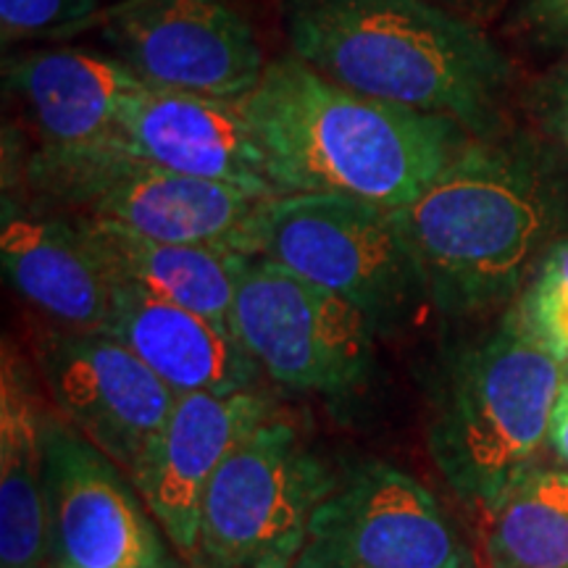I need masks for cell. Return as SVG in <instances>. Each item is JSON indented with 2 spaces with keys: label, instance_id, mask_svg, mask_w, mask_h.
<instances>
[{
  "label": "cell",
  "instance_id": "cell-1",
  "mask_svg": "<svg viewBox=\"0 0 568 568\" xmlns=\"http://www.w3.org/2000/svg\"><path fill=\"white\" fill-rule=\"evenodd\" d=\"M280 195H347L410 205L474 140L453 119L376 101L326 80L295 55L266 63L243 98Z\"/></svg>",
  "mask_w": 568,
  "mask_h": 568
},
{
  "label": "cell",
  "instance_id": "cell-2",
  "mask_svg": "<svg viewBox=\"0 0 568 568\" xmlns=\"http://www.w3.org/2000/svg\"><path fill=\"white\" fill-rule=\"evenodd\" d=\"M568 211L556 163L527 138L468 142L410 205L395 209L443 314L466 316L514 297L558 243Z\"/></svg>",
  "mask_w": 568,
  "mask_h": 568
},
{
  "label": "cell",
  "instance_id": "cell-3",
  "mask_svg": "<svg viewBox=\"0 0 568 568\" xmlns=\"http://www.w3.org/2000/svg\"><path fill=\"white\" fill-rule=\"evenodd\" d=\"M295 59L376 101L493 138L510 67L468 21L426 0H282Z\"/></svg>",
  "mask_w": 568,
  "mask_h": 568
},
{
  "label": "cell",
  "instance_id": "cell-4",
  "mask_svg": "<svg viewBox=\"0 0 568 568\" xmlns=\"http://www.w3.org/2000/svg\"><path fill=\"white\" fill-rule=\"evenodd\" d=\"M568 366L516 316L460 355L429 426V450L456 493L493 508L548 445Z\"/></svg>",
  "mask_w": 568,
  "mask_h": 568
},
{
  "label": "cell",
  "instance_id": "cell-5",
  "mask_svg": "<svg viewBox=\"0 0 568 568\" xmlns=\"http://www.w3.org/2000/svg\"><path fill=\"white\" fill-rule=\"evenodd\" d=\"M27 182L48 201L140 237L253 255L255 226L276 195L153 166L116 145L38 151Z\"/></svg>",
  "mask_w": 568,
  "mask_h": 568
},
{
  "label": "cell",
  "instance_id": "cell-6",
  "mask_svg": "<svg viewBox=\"0 0 568 568\" xmlns=\"http://www.w3.org/2000/svg\"><path fill=\"white\" fill-rule=\"evenodd\" d=\"M253 255L345 297L379 335L406 326L432 303L395 211L358 197H272L255 226Z\"/></svg>",
  "mask_w": 568,
  "mask_h": 568
},
{
  "label": "cell",
  "instance_id": "cell-7",
  "mask_svg": "<svg viewBox=\"0 0 568 568\" xmlns=\"http://www.w3.org/2000/svg\"><path fill=\"white\" fill-rule=\"evenodd\" d=\"M337 474L295 424L268 416L240 443L203 497L201 564L293 568Z\"/></svg>",
  "mask_w": 568,
  "mask_h": 568
},
{
  "label": "cell",
  "instance_id": "cell-8",
  "mask_svg": "<svg viewBox=\"0 0 568 568\" xmlns=\"http://www.w3.org/2000/svg\"><path fill=\"white\" fill-rule=\"evenodd\" d=\"M230 324L258 372L293 393L343 400L372 374L374 324L266 255L240 258Z\"/></svg>",
  "mask_w": 568,
  "mask_h": 568
},
{
  "label": "cell",
  "instance_id": "cell-9",
  "mask_svg": "<svg viewBox=\"0 0 568 568\" xmlns=\"http://www.w3.org/2000/svg\"><path fill=\"white\" fill-rule=\"evenodd\" d=\"M42 493L48 566L180 568L130 474L48 408L42 414Z\"/></svg>",
  "mask_w": 568,
  "mask_h": 568
},
{
  "label": "cell",
  "instance_id": "cell-10",
  "mask_svg": "<svg viewBox=\"0 0 568 568\" xmlns=\"http://www.w3.org/2000/svg\"><path fill=\"white\" fill-rule=\"evenodd\" d=\"M293 568H474L435 495L410 474L366 464L337 479Z\"/></svg>",
  "mask_w": 568,
  "mask_h": 568
},
{
  "label": "cell",
  "instance_id": "cell-11",
  "mask_svg": "<svg viewBox=\"0 0 568 568\" xmlns=\"http://www.w3.org/2000/svg\"><path fill=\"white\" fill-rule=\"evenodd\" d=\"M105 45L148 88L245 98L264 77L255 32L230 0H126Z\"/></svg>",
  "mask_w": 568,
  "mask_h": 568
},
{
  "label": "cell",
  "instance_id": "cell-12",
  "mask_svg": "<svg viewBox=\"0 0 568 568\" xmlns=\"http://www.w3.org/2000/svg\"><path fill=\"white\" fill-rule=\"evenodd\" d=\"M38 355L55 414L132 474L180 395L109 332L61 326Z\"/></svg>",
  "mask_w": 568,
  "mask_h": 568
},
{
  "label": "cell",
  "instance_id": "cell-13",
  "mask_svg": "<svg viewBox=\"0 0 568 568\" xmlns=\"http://www.w3.org/2000/svg\"><path fill=\"white\" fill-rule=\"evenodd\" d=\"M272 416L255 389L176 397L132 468V481L187 566L201 564L203 497L224 458Z\"/></svg>",
  "mask_w": 568,
  "mask_h": 568
},
{
  "label": "cell",
  "instance_id": "cell-14",
  "mask_svg": "<svg viewBox=\"0 0 568 568\" xmlns=\"http://www.w3.org/2000/svg\"><path fill=\"white\" fill-rule=\"evenodd\" d=\"M113 145L169 172L280 195L268 182L264 153L247 124L243 98L142 84L124 103Z\"/></svg>",
  "mask_w": 568,
  "mask_h": 568
},
{
  "label": "cell",
  "instance_id": "cell-15",
  "mask_svg": "<svg viewBox=\"0 0 568 568\" xmlns=\"http://www.w3.org/2000/svg\"><path fill=\"white\" fill-rule=\"evenodd\" d=\"M6 280L67 329L109 332L113 282L77 216L24 209L6 197L0 222Z\"/></svg>",
  "mask_w": 568,
  "mask_h": 568
},
{
  "label": "cell",
  "instance_id": "cell-16",
  "mask_svg": "<svg viewBox=\"0 0 568 568\" xmlns=\"http://www.w3.org/2000/svg\"><path fill=\"white\" fill-rule=\"evenodd\" d=\"M6 82L32 113L42 151L113 145L124 103L142 84L119 59L51 48L6 63Z\"/></svg>",
  "mask_w": 568,
  "mask_h": 568
},
{
  "label": "cell",
  "instance_id": "cell-17",
  "mask_svg": "<svg viewBox=\"0 0 568 568\" xmlns=\"http://www.w3.org/2000/svg\"><path fill=\"white\" fill-rule=\"evenodd\" d=\"M109 335L122 339L176 395L243 393L255 389L261 374L232 326L126 284H113Z\"/></svg>",
  "mask_w": 568,
  "mask_h": 568
},
{
  "label": "cell",
  "instance_id": "cell-18",
  "mask_svg": "<svg viewBox=\"0 0 568 568\" xmlns=\"http://www.w3.org/2000/svg\"><path fill=\"white\" fill-rule=\"evenodd\" d=\"M42 414L30 366L6 345L0 364V568H48Z\"/></svg>",
  "mask_w": 568,
  "mask_h": 568
},
{
  "label": "cell",
  "instance_id": "cell-19",
  "mask_svg": "<svg viewBox=\"0 0 568 568\" xmlns=\"http://www.w3.org/2000/svg\"><path fill=\"white\" fill-rule=\"evenodd\" d=\"M74 216L113 284H126L145 295L195 311L211 322L232 326L234 287L243 255L216 247L159 243L98 219L80 213Z\"/></svg>",
  "mask_w": 568,
  "mask_h": 568
},
{
  "label": "cell",
  "instance_id": "cell-20",
  "mask_svg": "<svg viewBox=\"0 0 568 568\" xmlns=\"http://www.w3.org/2000/svg\"><path fill=\"white\" fill-rule=\"evenodd\" d=\"M489 510V568H568V471L531 468Z\"/></svg>",
  "mask_w": 568,
  "mask_h": 568
},
{
  "label": "cell",
  "instance_id": "cell-21",
  "mask_svg": "<svg viewBox=\"0 0 568 568\" xmlns=\"http://www.w3.org/2000/svg\"><path fill=\"white\" fill-rule=\"evenodd\" d=\"M514 316L568 366V276L537 266Z\"/></svg>",
  "mask_w": 568,
  "mask_h": 568
},
{
  "label": "cell",
  "instance_id": "cell-22",
  "mask_svg": "<svg viewBox=\"0 0 568 568\" xmlns=\"http://www.w3.org/2000/svg\"><path fill=\"white\" fill-rule=\"evenodd\" d=\"M101 0H0V34L3 42L69 34L98 13Z\"/></svg>",
  "mask_w": 568,
  "mask_h": 568
},
{
  "label": "cell",
  "instance_id": "cell-23",
  "mask_svg": "<svg viewBox=\"0 0 568 568\" xmlns=\"http://www.w3.org/2000/svg\"><path fill=\"white\" fill-rule=\"evenodd\" d=\"M537 116L545 132L568 151V63L552 69L537 88Z\"/></svg>",
  "mask_w": 568,
  "mask_h": 568
},
{
  "label": "cell",
  "instance_id": "cell-24",
  "mask_svg": "<svg viewBox=\"0 0 568 568\" xmlns=\"http://www.w3.org/2000/svg\"><path fill=\"white\" fill-rule=\"evenodd\" d=\"M527 11L545 38L568 48V0H527Z\"/></svg>",
  "mask_w": 568,
  "mask_h": 568
},
{
  "label": "cell",
  "instance_id": "cell-25",
  "mask_svg": "<svg viewBox=\"0 0 568 568\" xmlns=\"http://www.w3.org/2000/svg\"><path fill=\"white\" fill-rule=\"evenodd\" d=\"M548 445L552 447L556 458L566 466V471H568V379H566V385L560 387L556 408H552Z\"/></svg>",
  "mask_w": 568,
  "mask_h": 568
},
{
  "label": "cell",
  "instance_id": "cell-26",
  "mask_svg": "<svg viewBox=\"0 0 568 568\" xmlns=\"http://www.w3.org/2000/svg\"><path fill=\"white\" fill-rule=\"evenodd\" d=\"M187 568H219V566H211V564H197V566H187Z\"/></svg>",
  "mask_w": 568,
  "mask_h": 568
},
{
  "label": "cell",
  "instance_id": "cell-27",
  "mask_svg": "<svg viewBox=\"0 0 568 568\" xmlns=\"http://www.w3.org/2000/svg\"><path fill=\"white\" fill-rule=\"evenodd\" d=\"M48 568H53V566H48Z\"/></svg>",
  "mask_w": 568,
  "mask_h": 568
}]
</instances>
